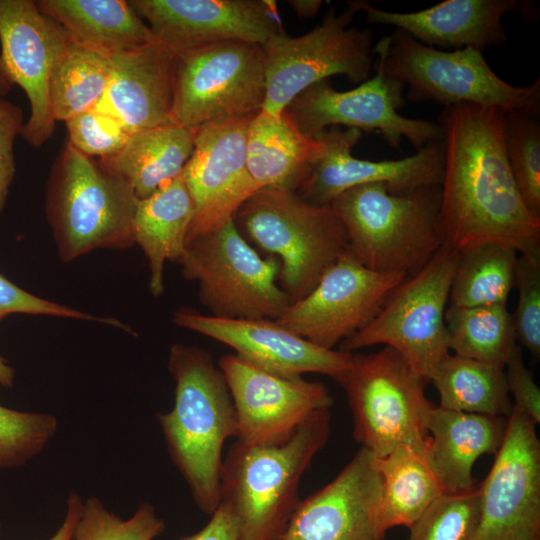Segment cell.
Here are the masks:
<instances>
[{"label":"cell","mask_w":540,"mask_h":540,"mask_svg":"<svg viewBox=\"0 0 540 540\" xmlns=\"http://www.w3.org/2000/svg\"><path fill=\"white\" fill-rule=\"evenodd\" d=\"M242 236L280 264V286L291 303L305 297L347 250L345 228L330 205L318 206L294 190L261 188L237 210Z\"/></svg>","instance_id":"5"},{"label":"cell","mask_w":540,"mask_h":540,"mask_svg":"<svg viewBox=\"0 0 540 540\" xmlns=\"http://www.w3.org/2000/svg\"><path fill=\"white\" fill-rule=\"evenodd\" d=\"M439 186L391 193L384 183L354 186L330 207L342 222L347 250L379 272L412 275L445 244Z\"/></svg>","instance_id":"4"},{"label":"cell","mask_w":540,"mask_h":540,"mask_svg":"<svg viewBox=\"0 0 540 540\" xmlns=\"http://www.w3.org/2000/svg\"><path fill=\"white\" fill-rule=\"evenodd\" d=\"M353 414L355 440L376 458L398 446L425 451L427 419L433 407L425 395L427 379L394 349L356 353L336 378Z\"/></svg>","instance_id":"8"},{"label":"cell","mask_w":540,"mask_h":540,"mask_svg":"<svg viewBox=\"0 0 540 540\" xmlns=\"http://www.w3.org/2000/svg\"><path fill=\"white\" fill-rule=\"evenodd\" d=\"M517 305L512 314L516 342L535 357L540 356V253L520 255L517 260Z\"/></svg>","instance_id":"39"},{"label":"cell","mask_w":540,"mask_h":540,"mask_svg":"<svg viewBox=\"0 0 540 540\" xmlns=\"http://www.w3.org/2000/svg\"><path fill=\"white\" fill-rule=\"evenodd\" d=\"M480 521L479 490L443 493L409 527L407 540H476Z\"/></svg>","instance_id":"37"},{"label":"cell","mask_w":540,"mask_h":540,"mask_svg":"<svg viewBox=\"0 0 540 540\" xmlns=\"http://www.w3.org/2000/svg\"><path fill=\"white\" fill-rule=\"evenodd\" d=\"M445 326L449 351L502 368L517 345L512 314L506 304L448 306Z\"/></svg>","instance_id":"32"},{"label":"cell","mask_w":540,"mask_h":540,"mask_svg":"<svg viewBox=\"0 0 540 540\" xmlns=\"http://www.w3.org/2000/svg\"><path fill=\"white\" fill-rule=\"evenodd\" d=\"M406 87L388 76L377 56L376 74L348 91L336 90L330 78L297 95L284 112L303 134L315 137L332 126L380 134L392 148L407 139L417 150L442 140L438 123L397 112L405 103Z\"/></svg>","instance_id":"13"},{"label":"cell","mask_w":540,"mask_h":540,"mask_svg":"<svg viewBox=\"0 0 540 540\" xmlns=\"http://www.w3.org/2000/svg\"><path fill=\"white\" fill-rule=\"evenodd\" d=\"M1 533H2V525H1V522H0V536H1Z\"/></svg>","instance_id":"49"},{"label":"cell","mask_w":540,"mask_h":540,"mask_svg":"<svg viewBox=\"0 0 540 540\" xmlns=\"http://www.w3.org/2000/svg\"><path fill=\"white\" fill-rule=\"evenodd\" d=\"M458 259L459 253L443 244L423 268L390 293L366 327L339 344V350L391 347L429 381L435 367L450 354L445 313Z\"/></svg>","instance_id":"10"},{"label":"cell","mask_w":540,"mask_h":540,"mask_svg":"<svg viewBox=\"0 0 540 540\" xmlns=\"http://www.w3.org/2000/svg\"><path fill=\"white\" fill-rule=\"evenodd\" d=\"M218 367L234 404L237 441L245 445H281L334 401L328 387L320 382L282 377L236 354L222 356Z\"/></svg>","instance_id":"16"},{"label":"cell","mask_w":540,"mask_h":540,"mask_svg":"<svg viewBox=\"0 0 540 540\" xmlns=\"http://www.w3.org/2000/svg\"><path fill=\"white\" fill-rule=\"evenodd\" d=\"M357 12L352 1L339 14L330 6L322 22L308 33L292 37L283 31L261 45L265 66L261 112L281 115L302 91L334 75H344L355 84L369 78L373 35L370 29L351 26Z\"/></svg>","instance_id":"11"},{"label":"cell","mask_w":540,"mask_h":540,"mask_svg":"<svg viewBox=\"0 0 540 540\" xmlns=\"http://www.w3.org/2000/svg\"><path fill=\"white\" fill-rule=\"evenodd\" d=\"M173 321L226 344L242 359L282 377L319 373L336 379L353 354L315 345L272 319H226L181 308L174 313Z\"/></svg>","instance_id":"21"},{"label":"cell","mask_w":540,"mask_h":540,"mask_svg":"<svg viewBox=\"0 0 540 540\" xmlns=\"http://www.w3.org/2000/svg\"><path fill=\"white\" fill-rule=\"evenodd\" d=\"M168 370L175 380L173 408L157 419L169 456L199 509L212 515L220 503L222 449L237 437L234 404L225 378L210 354L174 344Z\"/></svg>","instance_id":"2"},{"label":"cell","mask_w":540,"mask_h":540,"mask_svg":"<svg viewBox=\"0 0 540 540\" xmlns=\"http://www.w3.org/2000/svg\"><path fill=\"white\" fill-rule=\"evenodd\" d=\"M517 251L503 244H484L459 253L449 306L507 304L516 284Z\"/></svg>","instance_id":"33"},{"label":"cell","mask_w":540,"mask_h":540,"mask_svg":"<svg viewBox=\"0 0 540 540\" xmlns=\"http://www.w3.org/2000/svg\"><path fill=\"white\" fill-rule=\"evenodd\" d=\"M58 430L49 413L24 412L0 405V469L25 465L39 455Z\"/></svg>","instance_id":"38"},{"label":"cell","mask_w":540,"mask_h":540,"mask_svg":"<svg viewBox=\"0 0 540 540\" xmlns=\"http://www.w3.org/2000/svg\"><path fill=\"white\" fill-rule=\"evenodd\" d=\"M83 499L76 491H70L67 497L66 512L62 524L47 540H72L75 528L80 519Z\"/></svg>","instance_id":"45"},{"label":"cell","mask_w":540,"mask_h":540,"mask_svg":"<svg viewBox=\"0 0 540 540\" xmlns=\"http://www.w3.org/2000/svg\"><path fill=\"white\" fill-rule=\"evenodd\" d=\"M14 383V370L0 355V385L10 388Z\"/></svg>","instance_id":"47"},{"label":"cell","mask_w":540,"mask_h":540,"mask_svg":"<svg viewBox=\"0 0 540 540\" xmlns=\"http://www.w3.org/2000/svg\"><path fill=\"white\" fill-rule=\"evenodd\" d=\"M478 490L476 540H540V442L536 423L515 406Z\"/></svg>","instance_id":"15"},{"label":"cell","mask_w":540,"mask_h":540,"mask_svg":"<svg viewBox=\"0 0 540 540\" xmlns=\"http://www.w3.org/2000/svg\"><path fill=\"white\" fill-rule=\"evenodd\" d=\"M507 160L528 210L540 218V125L523 112L504 115Z\"/></svg>","instance_id":"35"},{"label":"cell","mask_w":540,"mask_h":540,"mask_svg":"<svg viewBox=\"0 0 540 540\" xmlns=\"http://www.w3.org/2000/svg\"><path fill=\"white\" fill-rule=\"evenodd\" d=\"M68 142L88 157H110L122 149L131 135L111 115L96 108L82 112L66 122Z\"/></svg>","instance_id":"40"},{"label":"cell","mask_w":540,"mask_h":540,"mask_svg":"<svg viewBox=\"0 0 540 540\" xmlns=\"http://www.w3.org/2000/svg\"><path fill=\"white\" fill-rule=\"evenodd\" d=\"M406 277L369 269L346 250L276 321L315 345L333 349L366 327Z\"/></svg>","instance_id":"14"},{"label":"cell","mask_w":540,"mask_h":540,"mask_svg":"<svg viewBox=\"0 0 540 540\" xmlns=\"http://www.w3.org/2000/svg\"><path fill=\"white\" fill-rule=\"evenodd\" d=\"M109 57L71 41L55 64L49 84V99L55 121L94 108L102 99L110 78Z\"/></svg>","instance_id":"34"},{"label":"cell","mask_w":540,"mask_h":540,"mask_svg":"<svg viewBox=\"0 0 540 540\" xmlns=\"http://www.w3.org/2000/svg\"><path fill=\"white\" fill-rule=\"evenodd\" d=\"M265 99L262 46L224 41L177 56L172 120L198 127L252 117Z\"/></svg>","instance_id":"12"},{"label":"cell","mask_w":540,"mask_h":540,"mask_svg":"<svg viewBox=\"0 0 540 540\" xmlns=\"http://www.w3.org/2000/svg\"><path fill=\"white\" fill-rule=\"evenodd\" d=\"M12 313L49 315L81 320H95L126 329L114 318H99L73 308L40 298L18 287L0 274V320Z\"/></svg>","instance_id":"41"},{"label":"cell","mask_w":540,"mask_h":540,"mask_svg":"<svg viewBox=\"0 0 540 540\" xmlns=\"http://www.w3.org/2000/svg\"><path fill=\"white\" fill-rule=\"evenodd\" d=\"M38 9L56 21L76 43L107 57L129 52L154 40L130 1L39 0Z\"/></svg>","instance_id":"27"},{"label":"cell","mask_w":540,"mask_h":540,"mask_svg":"<svg viewBox=\"0 0 540 540\" xmlns=\"http://www.w3.org/2000/svg\"><path fill=\"white\" fill-rule=\"evenodd\" d=\"M508 392L513 395V406L520 409L536 424L540 422V389L534 375L523 361L521 348L516 345L505 365Z\"/></svg>","instance_id":"42"},{"label":"cell","mask_w":540,"mask_h":540,"mask_svg":"<svg viewBox=\"0 0 540 540\" xmlns=\"http://www.w3.org/2000/svg\"><path fill=\"white\" fill-rule=\"evenodd\" d=\"M505 426L501 417L433 405L427 419L425 454L444 493H462L476 488L473 466L482 455L497 452Z\"/></svg>","instance_id":"25"},{"label":"cell","mask_w":540,"mask_h":540,"mask_svg":"<svg viewBox=\"0 0 540 540\" xmlns=\"http://www.w3.org/2000/svg\"><path fill=\"white\" fill-rule=\"evenodd\" d=\"M287 3L294 12L301 18H312L320 10L323 2L321 0H290Z\"/></svg>","instance_id":"46"},{"label":"cell","mask_w":540,"mask_h":540,"mask_svg":"<svg viewBox=\"0 0 540 540\" xmlns=\"http://www.w3.org/2000/svg\"><path fill=\"white\" fill-rule=\"evenodd\" d=\"M193 216L194 203L182 174L139 200L133 219V238L148 260L153 296L164 291L165 263L177 262L181 257Z\"/></svg>","instance_id":"29"},{"label":"cell","mask_w":540,"mask_h":540,"mask_svg":"<svg viewBox=\"0 0 540 540\" xmlns=\"http://www.w3.org/2000/svg\"><path fill=\"white\" fill-rule=\"evenodd\" d=\"M253 117L196 129L193 152L181 173L194 203L186 242L233 219L257 191L246 160L247 131Z\"/></svg>","instance_id":"20"},{"label":"cell","mask_w":540,"mask_h":540,"mask_svg":"<svg viewBox=\"0 0 540 540\" xmlns=\"http://www.w3.org/2000/svg\"><path fill=\"white\" fill-rule=\"evenodd\" d=\"M504 115L474 105L445 107L440 219L445 243L458 253L503 244L520 255L540 253V218L528 210L511 172Z\"/></svg>","instance_id":"1"},{"label":"cell","mask_w":540,"mask_h":540,"mask_svg":"<svg viewBox=\"0 0 540 540\" xmlns=\"http://www.w3.org/2000/svg\"><path fill=\"white\" fill-rule=\"evenodd\" d=\"M376 465L382 485L379 520L386 533L396 526L411 527L444 493L425 451L398 446L376 458Z\"/></svg>","instance_id":"30"},{"label":"cell","mask_w":540,"mask_h":540,"mask_svg":"<svg viewBox=\"0 0 540 540\" xmlns=\"http://www.w3.org/2000/svg\"><path fill=\"white\" fill-rule=\"evenodd\" d=\"M12 86L0 64V96L4 97L12 89Z\"/></svg>","instance_id":"48"},{"label":"cell","mask_w":540,"mask_h":540,"mask_svg":"<svg viewBox=\"0 0 540 540\" xmlns=\"http://www.w3.org/2000/svg\"><path fill=\"white\" fill-rule=\"evenodd\" d=\"M370 24L390 25L424 45L442 48H473L483 51L506 44L508 34L502 18L510 12L536 20L538 8L529 0H445L416 12H390L366 1H352Z\"/></svg>","instance_id":"23"},{"label":"cell","mask_w":540,"mask_h":540,"mask_svg":"<svg viewBox=\"0 0 540 540\" xmlns=\"http://www.w3.org/2000/svg\"><path fill=\"white\" fill-rule=\"evenodd\" d=\"M373 52L381 59L384 72L408 87L406 96L412 102L539 114L540 78L527 86L509 84L491 69L482 51L440 50L396 29L383 36Z\"/></svg>","instance_id":"7"},{"label":"cell","mask_w":540,"mask_h":540,"mask_svg":"<svg viewBox=\"0 0 540 540\" xmlns=\"http://www.w3.org/2000/svg\"><path fill=\"white\" fill-rule=\"evenodd\" d=\"M381 490L376 458L361 448L329 484L298 502L283 540H385Z\"/></svg>","instance_id":"22"},{"label":"cell","mask_w":540,"mask_h":540,"mask_svg":"<svg viewBox=\"0 0 540 540\" xmlns=\"http://www.w3.org/2000/svg\"><path fill=\"white\" fill-rule=\"evenodd\" d=\"M154 39L176 57L224 41L263 45L284 29L274 1L133 0Z\"/></svg>","instance_id":"19"},{"label":"cell","mask_w":540,"mask_h":540,"mask_svg":"<svg viewBox=\"0 0 540 540\" xmlns=\"http://www.w3.org/2000/svg\"><path fill=\"white\" fill-rule=\"evenodd\" d=\"M139 199L118 175L69 142L54 163L46 213L62 261L99 248L133 246Z\"/></svg>","instance_id":"6"},{"label":"cell","mask_w":540,"mask_h":540,"mask_svg":"<svg viewBox=\"0 0 540 540\" xmlns=\"http://www.w3.org/2000/svg\"><path fill=\"white\" fill-rule=\"evenodd\" d=\"M166 529L153 505L140 504L127 519L108 510L94 496L83 501L80 519L72 540H154Z\"/></svg>","instance_id":"36"},{"label":"cell","mask_w":540,"mask_h":540,"mask_svg":"<svg viewBox=\"0 0 540 540\" xmlns=\"http://www.w3.org/2000/svg\"><path fill=\"white\" fill-rule=\"evenodd\" d=\"M176 56L155 39L110 57L111 78L94 107L130 133L172 122Z\"/></svg>","instance_id":"24"},{"label":"cell","mask_w":540,"mask_h":540,"mask_svg":"<svg viewBox=\"0 0 540 540\" xmlns=\"http://www.w3.org/2000/svg\"><path fill=\"white\" fill-rule=\"evenodd\" d=\"M429 381L438 392L441 408L496 417H508L512 411L502 367L449 354Z\"/></svg>","instance_id":"31"},{"label":"cell","mask_w":540,"mask_h":540,"mask_svg":"<svg viewBox=\"0 0 540 540\" xmlns=\"http://www.w3.org/2000/svg\"><path fill=\"white\" fill-rule=\"evenodd\" d=\"M179 540H239V535L233 515L220 503L201 530L192 535L182 536Z\"/></svg>","instance_id":"44"},{"label":"cell","mask_w":540,"mask_h":540,"mask_svg":"<svg viewBox=\"0 0 540 540\" xmlns=\"http://www.w3.org/2000/svg\"><path fill=\"white\" fill-rule=\"evenodd\" d=\"M322 149V140L299 131L285 112L279 116L259 112L249 123L246 160L257 190L296 191Z\"/></svg>","instance_id":"26"},{"label":"cell","mask_w":540,"mask_h":540,"mask_svg":"<svg viewBox=\"0 0 540 540\" xmlns=\"http://www.w3.org/2000/svg\"><path fill=\"white\" fill-rule=\"evenodd\" d=\"M330 418L329 409L315 413L281 445L236 441L230 447L222 461L220 503L233 515L239 540H283L300 479L329 438Z\"/></svg>","instance_id":"3"},{"label":"cell","mask_w":540,"mask_h":540,"mask_svg":"<svg viewBox=\"0 0 540 540\" xmlns=\"http://www.w3.org/2000/svg\"><path fill=\"white\" fill-rule=\"evenodd\" d=\"M361 135L358 129L343 130L338 126L318 134L323 149L297 188L298 195L311 204L326 206L347 189L363 184L384 183L391 193L441 185L443 139L425 145L412 156L370 161L358 159L351 153Z\"/></svg>","instance_id":"18"},{"label":"cell","mask_w":540,"mask_h":540,"mask_svg":"<svg viewBox=\"0 0 540 540\" xmlns=\"http://www.w3.org/2000/svg\"><path fill=\"white\" fill-rule=\"evenodd\" d=\"M23 124L21 108L0 96V214L15 173L14 141Z\"/></svg>","instance_id":"43"},{"label":"cell","mask_w":540,"mask_h":540,"mask_svg":"<svg viewBox=\"0 0 540 540\" xmlns=\"http://www.w3.org/2000/svg\"><path fill=\"white\" fill-rule=\"evenodd\" d=\"M177 262L185 278L198 282L199 298L211 316L276 320L291 303L276 282L279 260L261 257L234 218L188 240Z\"/></svg>","instance_id":"9"},{"label":"cell","mask_w":540,"mask_h":540,"mask_svg":"<svg viewBox=\"0 0 540 540\" xmlns=\"http://www.w3.org/2000/svg\"><path fill=\"white\" fill-rule=\"evenodd\" d=\"M72 41L65 29L32 0H0V64L9 82L20 86L30 116L20 135L35 148L53 135L49 99L52 70Z\"/></svg>","instance_id":"17"},{"label":"cell","mask_w":540,"mask_h":540,"mask_svg":"<svg viewBox=\"0 0 540 540\" xmlns=\"http://www.w3.org/2000/svg\"><path fill=\"white\" fill-rule=\"evenodd\" d=\"M196 129L174 121L132 133L116 154L100 164L124 179L139 200L178 177L193 149Z\"/></svg>","instance_id":"28"}]
</instances>
